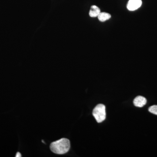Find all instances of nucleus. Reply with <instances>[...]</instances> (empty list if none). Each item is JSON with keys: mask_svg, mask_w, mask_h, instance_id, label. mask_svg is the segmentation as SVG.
<instances>
[{"mask_svg": "<svg viewBox=\"0 0 157 157\" xmlns=\"http://www.w3.org/2000/svg\"><path fill=\"white\" fill-rule=\"evenodd\" d=\"M70 147V141L69 139L63 138L51 144V150L54 153L63 155L67 152Z\"/></svg>", "mask_w": 157, "mask_h": 157, "instance_id": "obj_1", "label": "nucleus"}, {"mask_svg": "<svg viewBox=\"0 0 157 157\" xmlns=\"http://www.w3.org/2000/svg\"><path fill=\"white\" fill-rule=\"evenodd\" d=\"M141 0H129L127 4V9L130 11H134L140 8L142 5Z\"/></svg>", "mask_w": 157, "mask_h": 157, "instance_id": "obj_3", "label": "nucleus"}, {"mask_svg": "<svg viewBox=\"0 0 157 157\" xmlns=\"http://www.w3.org/2000/svg\"><path fill=\"white\" fill-rule=\"evenodd\" d=\"M93 115L98 123H100L106 119V107L103 104H98L93 111Z\"/></svg>", "mask_w": 157, "mask_h": 157, "instance_id": "obj_2", "label": "nucleus"}, {"mask_svg": "<svg viewBox=\"0 0 157 157\" xmlns=\"http://www.w3.org/2000/svg\"><path fill=\"white\" fill-rule=\"evenodd\" d=\"M148 110L151 113L157 115V105H153L150 107Z\"/></svg>", "mask_w": 157, "mask_h": 157, "instance_id": "obj_7", "label": "nucleus"}, {"mask_svg": "<svg viewBox=\"0 0 157 157\" xmlns=\"http://www.w3.org/2000/svg\"><path fill=\"white\" fill-rule=\"evenodd\" d=\"M111 17V15L109 13H106V12H101L98 16V18L100 21L101 22H104L110 19Z\"/></svg>", "mask_w": 157, "mask_h": 157, "instance_id": "obj_6", "label": "nucleus"}, {"mask_svg": "<svg viewBox=\"0 0 157 157\" xmlns=\"http://www.w3.org/2000/svg\"><path fill=\"white\" fill-rule=\"evenodd\" d=\"M16 157H21V154L19 152H17V154H16V156H15Z\"/></svg>", "mask_w": 157, "mask_h": 157, "instance_id": "obj_8", "label": "nucleus"}, {"mask_svg": "<svg viewBox=\"0 0 157 157\" xmlns=\"http://www.w3.org/2000/svg\"><path fill=\"white\" fill-rule=\"evenodd\" d=\"M134 104L137 107H143L147 103L146 98L142 96H137L134 100Z\"/></svg>", "mask_w": 157, "mask_h": 157, "instance_id": "obj_4", "label": "nucleus"}, {"mask_svg": "<svg viewBox=\"0 0 157 157\" xmlns=\"http://www.w3.org/2000/svg\"><path fill=\"white\" fill-rule=\"evenodd\" d=\"M101 12V10L98 6H93L91 7L90 10L89 12V15L90 17H98Z\"/></svg>", "mask_w": 157, "mask_h": 157, "instance_id": "obj_5", "label": "nucleus"}]
</instances>
